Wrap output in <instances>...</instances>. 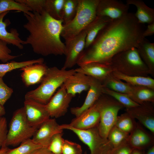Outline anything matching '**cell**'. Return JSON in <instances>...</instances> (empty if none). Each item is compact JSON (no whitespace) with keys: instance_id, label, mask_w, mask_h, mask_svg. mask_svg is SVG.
<instances>
[{"instance_id":"obj_16","label":"cell","mask_w":154,"mask_h":154,"mask_svg":"<svg viewBox=\"0 0 154 154\" xmlns=\"http://www.w3.org/2000/svg\"><path fill=\"white\" fill-rule=\"evenodd\" d=\"M90 77L76 72L68 78L63 83L67 92L74 97L77 94L88 90Z\"/></svg>"},{"instance_id":"obj_29","label":"cell","mask_w":154,"mask_h":154,"mask_svg":"<svg viewBox=\"0 0 154 154\" xmlns=\"http://www.w3.org/2000/svg\"><path fill=\"white\" fill-rule=\"evenodd\" d=\"M137 123L135 119L126 112L118 116L114 126L129 134L135 128Z\"/></svg>"},{"instance_id":"obj_35","label":"cell","mask_w":154,"mask_h":154,"mask_svg":"<svg viewBox=\"0 0 154 154\" xmlns=\"http://www.w3.org/2000/svg\"><path fill=\"white\" fill-rule=\"evenodd\" d=\"M62 132L58 133L54 135L47 147L53 154H62V147L64 140L62 137Z\"/></svg>"},{"instance_id":"obj_22","label":"cell","mask_w":154,"mask_h":154,"mask_svg":"<svg viewBox=\"0 0 154 154\" xmlns=\"http://www.w3.org/2000/svg\"><path fill=\"white\" fill-rule=\"evenodd\" d=\"M127 4L135 6L137 11L134 14L138 22L140 23L148 24L154 22V9L147 6L141 0H127Z\"/></svg>"},{"instance_id":"obj_2","label":"cell","mask_w":154,"mask_h":154,"mask_svg":"<svg viewBox=\"0 0 154 154\" xmlns=\"http://www.w3.org/2000/svg\"><path fill=\"white\" fill-rule=\"evenodd\" d=\"M27 20L23 27L29 33L23 44H29L35 53L43 56L65 55V46L60 38L62 21L45 11L24 13Z\"/></svg>"},{"instance_id":"obj_36","label":"cell","mask_w":154,"mask_h":154,"mask_svg":"<svg viewBox=\"0 0 154 154\" xmlns=\"http://www.w3.org/2000/svg\"><path fill=\"white\" fill-rule=\"evenodd\" d=\"M154 92L148 89H142L138 91L131 98L132 100L139 104H142L144 101L153 102Z\"/></svg>"},{"instance_id":"obj_45","label":"cell","mask_w":154,"mask_h":154,"mask_svg":"<svg viewBox=\"0 0 154 154\" xmlns=\"http://www.w3.org/2000/svg\"><path fill=\"white\" fill-rule=\"evenodd\" d=\"M131 154H145L143 150L133 149Z\"/></svg>"},{"instance_id":"obj_12","label":"cell","mask_w":154,"mask_h":154,"mask_svg":"<svg viewBox=\"0 0 154 154\" xmlns=\"http://www.w3.org/2000/svg\"><path fill=\"white\" fill-rule=\"evenodd\" d=\"M129 5L116 0H100L96 15L108 17L112 20L120 18L128 13Z\"/></svg>"},{"instance_id":"obj_26","label":"cell","mask_w":154,"mask_h":154,"mask_svg":"<svg viewBox=\"0 0 154 154\" xmlns=\"http://www.w3.org/2000/svg\"><path fill=\"white\" fill-rule=\"evenodd\" d=\"M42 58L18 62L11 61L7 63L0 64V78L3 77L8 72L18 69H21L26 66L37 63H43Z\"/></svg>"},{"instance_id":"obj_27","label":"cell","mask_w":154,"mask_h":154,"mask_svg":"<svg viewBox=\"0 0 154 154\" xmlns=\"http://www.w3.org/2000/svg\"><path fill=\"white\" fill-rule=\"evenodd\" d=\"M78 0H65L60 16L63 25L68 23L74 17L77 11Z\"/></svg>"},{"instance_id":"obj_6","label":"cell","mask_w":154,"mask_h":154,"mask_svg":"<svg viewBox=\"0 0 154 154\" xmlns=\"http://www.w3.org/2000/svg\"><path fill=\"white\" fill-rule=\"evenodd\" d=\"M63 130H70L75 133L80 139L89 147V154H107L113 147L107 138L100 134L98 126L86 129L74 128L68 124L60 125ZM84 154H88L85 152Z\"/></svg>"},{"instance_id":"obj_17","label":"cell","mask_w":154,"mask_h":154,"mask_svg":"<svg viewBox=\"0 0 154 154\" xmlns=\"http://www.w3.org/2000/svg\"><path fill=\"white\" fill-rule=\"evenodd\" d=\"M48 67L43 63L26 66L20 69L22 80L27 86L40 82Z\"/></svg>"},{"instance_id":"obj_33","label":"cell","mask_w":154,"mask_h":154,"mask_svg":"<svg viewBox=\"0 0 154 154\" xmlns=\"http://www.w3.org/2000/svg\"><path fill=\"white\" fill-rule=\"evenodd\" d=\"M129 135L114 125L109 131L107 138L113 147H115L127 140Z\"/></svg>"},{"instance_id":"obj_13","label":"cell","mask_w":154,"mask_h":154,"mask_svg":"<svg viewBox=\"0 0 154 154\" xmlns=\"http://www.w3.org/2000/svg\"><path fill=\"white\" fill-rule=\"evenodd\" d=\"M100 119V112L97 101L89 109L72 119L68 125L74 128L86 129L98 126Z\"/></svg>"},{"instance_id":"obj_1","label":"cell","mask_w":154,"mask_h":154,"mask_svg":"<svg viewBox=\"0 0 154 154\" xmlns=\"http://www.w3.org/2000/svg\"><path fill=\"white\" fill-rule=\"evenodd\" d=\"M145 29L134 14L128 13L123 17L113 20L99 32L87 48L80 54L78 66L91 63L107 65L117 54L132 48H136L143 39Z\"/></svg>"},{"instance_id":"obj_43","label":"cell","mask_w":154,"mask_h":154,"mask_svg":"<svg viewBox=\"0 0 154 154\" xmlns=\"http://www.w3.org/2000/svg\"><path fill=\"white\" fill-rule=\"evenodd\" d=\"M154 34V22L148 24L147 28L144 31L143 34V37L145 38L146 37L151 36Z\"/></svg>"},{"instance_id":"obj_23","label":"cell","mask_w":154,"mask_h":154,"mask_svg":"<svg viewBox=\"0 0 154 154\" xmlns=\"http://www.w3.org/2000/svg\"><path fill=\"white\" fill-rule=\"evenodd\" d=\"M112 20L107 17L96 16L84 29L86 33L84 49L90 45L100 31Z\"/></svg>"},{"instance_id":"obj_8","label":"cell","mask_w":154,"mask_h":154,"mask_svg":"<svg viewBox=\"0 0 154 154\" xmlns=\"http://www.w3.org/2000/svg\"><path fill=\"white\" fill-rule=\"evenodd\" d=\"M108 65L117 69L144 70L147 66L141 58L136 48L121 52L113 57Z\"/></svg>"},{"instance_id":"obj_24","label":"cell","mask_w":154,"mask_h":154,"mask_svg":"<svg viewBox=\"0 0 154 154\" xmlns=\"http://www.w3.org/2000/svg\"><path fill=\"white\" fill-rule=\"evenodd\" d=\"M136 48L145 63L149 68H152L154 65V43L144 38Z\"/></svg>"},{"instance_id":"obj_14","label":"cell","mask_w":154,"mask_h":154,"mask_svg":"<svg viewBox=\"0 0 154 154\" xmlns=\"http://www.w3.org/2000/svg\"><path fill=\"white\" fill-rule=\"evenodd\" d=\"M63 130L55 118H50L38 128L32 139L35 143L47 148L53 135Z\"/></svg>"},{"instance_id":"obj_32","label":"cell","mask_w":154,"mask_h":154,"mask_svg":"<svg viewBox=\"0 0 154 154\" xmlns=\"http://www.w3.org/2000/svg\"><path fill=\"white\" fill-rule=\"evenodd\" d=\"M102 92L114 98L118 102L127 108L135 107L140 105L132 100L128 95L114 91L104 86Z\"/></svg>"},{"instance_id":"obj_40","label":"cell","mask_w":154,"mask_h":154,"mask_svg":"<svg viewBox=\"0 0 154 154\" xmlns=\"http://www.w3.org/2000/svg\"><path fill=\"white\" fill-rule=\"evenodd\" d=\"M13 92V89L4 83L3 78H0V104L3 106Z\"/></svg>"},{"instance_id":"obj_47","label":"cell","mask_w":154,"mask_h":154,"mask_svg":"<svg viewBox=\"0 0 154 154\" xmlns=\"http://www.w3.org/2000/svg\"><path fill=\"white\" fill-rule=\"evenodd\" d=\"M5 114V111L3 106L0 104V117H2Z\"/></svg>"},{"instance_id":"obj_20","label":"cell","mask_w":154,"mask_h":154,"mask_svg":"<svg viewBox=\"0 0 154 154\" xmlns=\"http://www.w3.org/2000/svg\"><path fill=\"white\" fill-rule=\"evenodd\" d=\"M9 12H5L0 14V40L6 42L7 44H12L22 49L23 48V41L20 38L19 34L15 29H11L10 32H8L6 27L11 24L8 19L4 21V17Z\"/></svg>"},{"instance_id":"obj_25","label":"cell","mask_w":154,"mask_h":154,"mask_svg":"<svg viewBox=\"0 0 154 154\" xmlns=\"http://www.w3.org/2000/svg\"><path fill=\"white\" fill-rule=\"evenodd\" d=\"M113 74L115 78L123 80L132 85L145 86L152 88L154 87V80L150 78L131 76L118 71L114 72Z\"/></svg>"},{"instance_id":"obj_5","label":"cell","mask_w":154,"mask_h":154,"mask_svg":"<svg viewBox=\"0 0 154 154\" xmlns=\"http://www.w3.org/2000/svg\"><path fill=\"white\" fill-rule=\"evenodd\" d=\"M37 129L29 123L23 107L17 110L9 123L4 146H15L20 144L32 137Z\"/></svg>"},{"instance_id":"obj_15","label":"cell","mask_w":154,"mask_h":154,"mask_svg":"<svg viewBox=\"0 0 154 154\" xmlns=\"http://www.w3.org/2000/svg\"><path fill=\"white\" fill-rule=\"evenodd\" d=\"M90 77V88L83 104L81 106L71 108V113L76 117L79 116L92 106L99 98L103 93L104 86L102 83L98 80Z\"/></svg>"},{"instance_id":"obj_37","label":"cell","mask_w":154,"mask_h":154,"mask_svg":"<svg viewBox=\"0 0 154 154\" xmlns=\"http://www.w3.org/2000/svg\"><path fill=\"white\" fill-rule=\"evenodd\" d=\"M62 154H82V150L80 145L64 139L62 147Z\"/></svg>"},{"instance_id":"obj_34","label":"cell","mask_w":154,"mask_h":154,"mask_svg":"<svg viewBox=\"0 0 154 154\" xmlns=\"http://www.w3.org/2000/svg\"><path fill=\"white\" fill-rule=\"evenodd\" d=\"M106 85L109 89L118 93L127 94L131 98L133 96V91L132 88L116 78H113L108 81Z\"/></svg>"},{"instance_id":"obj_18","label":"cell","mask_w":154,"mask_h":154,"mask_svg":"<svg viewBox=\"0 0 154 154\" xmlns=\"http://www.w3.org/2000/svg\"><path fill=\"white\" fill-rule=\"evenodd\" d=\"M127 141L133 149L143 150L150 146L154 145L153 137L137 123L129 134Z\"/></svg>"},{"instance_id":"obj_10","label":"cell","mask_w":154,"mask_h":154,"mask_svg":"<svg viewBox=\"0 0 154 154\" xmlns=\"http://www.w3.org/2000/svg\"><path fill=\"white\" fill-rule=\"evenodd\" d=\"M86 37L84 29L73 38L65 41L66 58L62 68L67 69L76 64L80 54L84 49Z\"/></svg>"},{"instance_id":"obj_39","label":"cell","mask_w":154,"mask_h":154,"mask_svg":"<svg viewBox=\"0 0 154 154\" xmlns=\"http://www.w3.org/2000/svg\"><path fill=\"white\" fill-rule=\"evenodd\" d=\"M30 8L33 12L41 13L44 11L45 0H16Z\"/></svg>"},{"instance_id":"obj_44","label":"cell","mask_w":154,"mask_h":154,"mask_svg":"<svg viewBox=\"0 0 154 154\" xmlns=\"http://www.w3.org/2000/svg\"><path fill=\"white\" fill-rule=\"evenodd\" d=\"M31 154H53L46 147L39 149Z\"/></svg>"},{"instance_id":"obj_3","label":"cell","mask_w":154,"mask_h":154,"mask_svg":"<svg viewBox=\"0 0 154 154\" xmlns=\"http://www.w3.org/2000/svg\"><path fill=\"white\" fill-rule=\"evenodd\" d=\"M76 72L75 69H60L56 66L48 67L40 85L35 89L27 92L25 99L46 104L57 89L63 84L68 78Z\"/></svg>"},{"instance_id":"obj_46","label":"cell","mask_w":154,"mask_h":154,"mask_svg":"<svg viewBox=\"0 0 154 154\" xmlns=\"http://www.w3.org/2000/svg\"><path fill=\"white\" fill-rule=\"evenodd\" d=\"M9 148L6 146H3L0 149V154H5Z\"/></svg>"},{"instance_id":"obj_42","label":"cell","mask_w":154,"mask_h":154,"mask_svg":"<svg viewBox=\"0 0 154 154\" xmlns=\"http://www.w3.org/2000/svg\"><path fill=\"white\" fill-rule=\"evenodd\" d=\"M8 130L7 123L5 117H0V149L4 146Z\"/></svg>"},{"instance_id":"obj_48","label":"cell","mask_w":154,"mask_h":154,"mask_svg":"<svg viewBox=\"0 0 154 154\" xmlns=\"http://www.w3.org/2000/svg\"><path fill=\"white\" fill-rule=\"evenodd\" d=\"M146 154H154V145L151 146L149 149Z\"/></svg>"},{"instance_id":"obj_7","label":"cell","mask_w":154,"mask_h":154,"mask_svg":"<svg viewBox=\"0 0 154 154\" xmlns=\"http://www.w3.org/2000/svg\"><path fill=\"white\" fill-rule=\"evenodd\" d=\"M97 101L100 112L98 130L102 137L107 138L109 131L115 125L118 113L123 106L119 102L100 98Z\"/></svg>"},{"instance_id":"obj_11","label":"cell","mask_w":154,"mask_h":154,"mask_svg":"<svg viewBox=\"0 0 154 154\" xmlns=\"http://www.w3.org/2000/svg\"><path fill=\"white\" fill-rule=\"evenodd\" d=\"M23 107L29 123L37 129L50 117L45 104L32 100L25 99Z\"/></svg>"},{"instance_id":"obj_4","label":"cell","mask_w":154,"mask_h":154,"mask_svg":"<svg viewBox=\"0 0 154 154\" xmlns=\"http://www.w3.org/2000/svg\"><path fill=\"white\" fill-rule=\"evenodd\" d=\"M100 0H78L76 15L70 21L63 25L61 34L65 41L72 39L84 30L96 17Z\"/></svg>"},{"instance_id":"obj_28","label":"cell","mask_w":154,"mask_h":154,"mask_svg":"<svg viewBox=\"0 0 154 154\" xmlns=\"http://www.w3.org/2000/svg\"><path fill=\"white\" fill-rule=\"evenodd\" d=\"M42 147H44L35 143L31 138L23 141L16 148L9 149L5 154H31Z\"/></svg>"},{"instance_id":"obj_9","label":"cell","mask_w":154,"mask_h":154,"mask_svg":"<svg viewBox=\"0 0 154 154\" xmlns=\"http://www.w3.org/2000/svg\"><path fill=\"white\" fill-rule=\"evenodd\" d=\"M73 97L67 92L63 84L49 102L45 104L50 117L57 118L64 115L67 112Z\"/></svg>"},{"instance_id":"obj_30","label":"cell","mask_w":154,"mask_h":154,"mask_svg":"<svg viewBox=\"0 0 154 154\" xmlns=\"http://www.w3.org/2000/svg\"><path fill=\"white\" fill-rule=\"evenodd\" d=\"M11 10H16L28 14L32 9L25 4L13 0H0V14Z\"/></svg>"},{"instance_id":"obj_21","label":"cell","mask_w":154,"mask_h":154,"mask_svg":"<svg viewBox=\"0 0 154 154\" xmlns=\"http://www.w3.org/2000/svg\"><path fill=\"white\" fill-rule=\"evenodd\" d=\"M79 66L75 69L76 72L92 77L101 83L106 79L110 72L108 66L98 63H91Z\"/></svg>"},{"instance_id":"obj_38","label":"cell","mask_w":154,"mask_h":154,"mask_svg":"<svg viewBox=\"0 0 154 154\" xmlns=\"http://www.w3.org/2000/svg\"><path fill=\"white\" fill-rule=\"evenodd\" d=\"M7 44L6 42L0 40V60L4 63L19 56L11 54V51L7 46Z\"/></svg>"},{"instance_id":"obj_41","label":"cell","mask_w":154,"mask_h":154,"mask_svg":"<svg viewBox=\"0 0 154 154\" xmlns=\"http://www.w3.org/2000/svg\"><path fill=\"white\" fill-rule=\"evenodd\" d=\"M133 149L127 140L119 145L113 148L107 154H131Z\"/></svg>"},{"instance_id":"obj_31","label":"cell","mask_w":154,"mask_h":154,"mask_svg":"<svg viewBox=\"0 0 154 154\" xmlns=\"http://www.w3.org/2000/svg\"><path fill=\"white\" fill-rule=\"evenodd\" d=\"M65 0H45L44 11L50 17L61 20L60 13Z\"/></svg>"},{"instance_id":"obj_19","label":"cell","mask_w":154,"mask_h":154,"mask_svg":"<svg viewBox=\"0 0 154 154\" xmlns=\"http://www.w3.org/2000/svg\"><path fill=\"white\" fill-rule=\"evenodd\" d=\"M127 112L154 134V114L153 109L140 104L137 106L127 108Z\"/></svg>"}]
</instances>
